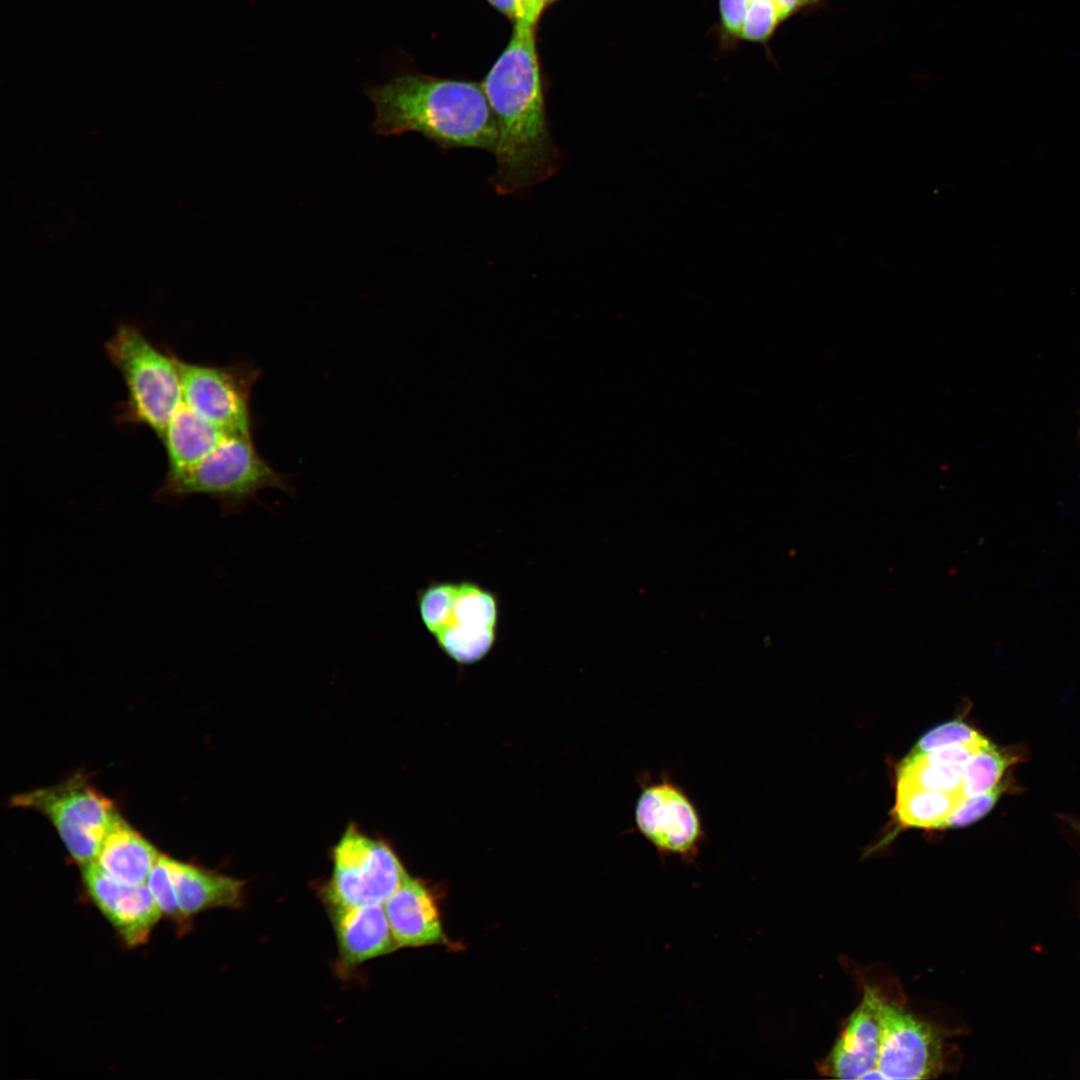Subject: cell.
Segmentation results:
<instances>
[{
    "instance_id": "cell-1",
    "label": "cell",
    "mask_w": 1080,
    "mask_h": 1080,
    "mask_svg": "<svg viewBox=\"0 0 1080 1080\" xmlns=\"http://www.w3.org/2000/svg\"><path fill=\"white\" fill-rule=\"evenodd\" d=\"M515 22L509 44L481 83L497 127L496 167L489 183L500 195L546 181L562 162L548 124L536 23L525 18Z\"/></svg>"
},
{
    "instance_id": "cell-2",
    "label": "cell",
    "mask_w": 1080,
    "mask_h": 1080,
    "mask_svg": "<svg viewBox=\"0 0 1080 1080\" xmlns=\"http://www.w3.org/2000/svg\"><path fill=\"white\" fill-rule=\"evenodd\" d=\"M364 92L375 108L372 130L381 136L416 132L442 151H494L496 122L481 84L402 72Z\"/></svg>"
},
{
    "instance_id": "cell-3",
    "label": "cell",
    "mask_w": 1080,
    "mask_h": 1080,
    "mask_svg": "<svg viewBox=\"0 0 1080 1080\" xmlns=\"http://www.w3.org/2000/svg\"><path fill=\"white\" fill-rule=\"evenodd\" d=\"M268 488L293 491L288 477L259 454L251 434L229 435L198 463L167 474L155 498L159 502H176L205 495L217 500L225 514H232Z\"/></svg>"
},
{
    "instance_id": "cell-4",
    "label": "cell",
    "mask_w": 1080,
    "mask_h": 1080,
    "mask_svg": "<svg viewBox=\"0 0 1080 1080\" xmlns=\"http://www.w3.org/2000/svg\"><path fill=\"white\" fill-rule=\"evenodd\" d=\"M417 607L439 648L459 664L480 661L496 642L498 599L480 584L432 582L418 591Z\"/></svg>"
},
{
    "instance_id": "cell-5",
    "label": "cell",
    "mask_w": 1080,
    "mask_h": 1080,
    "mask_svg": "<svg viewBox=\"0 0 1080 1080\" xmlns=\"http://www.w3.org/2000/svg\"><path fill=\"white\" fill-rule=\"evenodd\" d=\"M105 351L127 387L126 420L148 427L161 440L182 403L176 356L159 350L130 324L116 329Z\"/></svg>"
},
{
    "instance_id": "cell-6",
    "label": "cell",
    "mask_w": 1080,
    "mask_h": 1080,
    "mask_svg": "<svg viewBox=\"0 0 1080 1080\" xmlns=\"http://www.w3.org/2000/svg\"><path fill=\"white\" fill-rule=\"evenodd\" d=\"M11 802L46 816L81 866L96 861L105 838L121 818L113 801L81 773L53 786L15 795Z\"/></svg>"
},
{
    "instance_id": "cell-7",
    "label": "cell",
    "mask_w": 1080,
    "mask_h": 1080,
    "mask_svg": "<svg viewBox=\"0 0 1080 1080\" xmlns=\"http://www.w3.org/2000/svg\"><path fill=\"white\" fill-rule=\"evenodd\" d=\"M332 873L323 888L328 907L384 904L408 876L385 841L350 824L332 850Z\"/></svg>"
},
{
    "instance_id": "cell-8",
    "label": "cell",
    "mask_w": 1080,
    "mask_h": 1080,
    "mask_svg": "<svg viewBox=\"0 0 1080 1080\" xmlns=\"http://www.w3.org/2000/svg\"><path fill=\"white\" fill-rule=\"evenodd\" d=\"M183 402L226 435H250V395L259 370L247 362L206 366L176 357Z\"/></svg>"
},
{
    "instance_id": "cell-9",
    "label": "cell",
    "mask_w": 1080,
    "mask_h": 1080,
    "mask_svg": "<svg viewBox=\"0 0 1080 1080\" xmlns=\"http://www.w3.org/2000/svg\"><path fill=\"white\" fill-rule=\"evenodd\" d=\"M638 831L664 855L693 862L704 840L696 807L668 777L642 788L635 806Z\"/></svg>"
},
{
    "instance_id": "cell-10",
    "label": "cell",
    "mask_w": 1080,
    "mask_h": 1080,
    "mask_svg": "<svg viewBox=\"0 0 1080 1080\" xmlns=\"http://www.w3.org/2000/svg\"><path fill=\"white\" fill-rule=\"evenodd\" d=\"M943 1066L942 1032L905 1008L884 1001L876 1065L881 1079L934 1078Z\"/></svg>"
},
{
    "instance_id": "cell-11",
    "label": "cell",
    "mask_w": 1080,
    "mask_h": 1080,
    "mask_svg": "<svg viewBox=\"0 0 1080 1080\" xmlns=\"http://www.w3.org/2000/svg\"><path fill=\"white\" fill-rule=\"evenodd\" d=\"M87 892L129 947L147 942L162 913L147 884L131 886L110 877L96 861L81 866Z\"/></svg>"
},
{
    "instance_id": "cell-12",
    "label": "cell",
    "mask_w": 1080,
    "mask_h": 1080,
    "mask_svg": "<svg viewBox=\"0 0 1080 1080\" xmlns=\"http://www.w3.org/2000/svg\"><path fill=\"white\" fill-rule=\"evenodd\" d=\"M883 1002L873 989L866 988L831 1052L819 1064L823 1075L836 1079H864L876 1070Z\"/></svg>"
},
{
    "instance_id": "cell-13",
    "label": "cell",
    "mask_w": 1080,
    "mask_h": 1080,
    "mask_svg": "<svg viewBox=\"0 0 1080 1080\" xmlns=\"http://www.w3.org/2000/svg\"><path fill=\"white\" fill-rule=\"evenodd\" d=\"M343 971L398 948L382 904L328 907Z\"/></svg>"
},
{
    "instance_id": "cell-14",
    "label": "cell",
    "mask_w": 1080,
    "mask_h": 1080,
    "mask_svg": "<svg viewBox=\"0 0 1080 1080\" xmlns=\"http://www.w3.org/2000/svg\"><path fill=\"white\" fill-rule=\"evenodd\" d=\"M383 907L398 947H418L442 941L436 903L421 880L408 874Z\"/></svg>"
},
{
    "instance_id": "cell-15",
    "label": "cell",
    "mask_w": 1080,
    "mask_h": 1080,
    "mask_svg": "<svg viewBox=\"0 0 1080 1080\" xmlns=\"http://www.w3.org/2000/svg\"><path fill=\"white\" fill-rule=\"evenodd\" d=\"M182 914L190 920L214 908H238L244 903V881L166 856Z\"/></svg>"
},
{
    "instance_id": "cell-16",
    "label": "cell",
    "mask_w": 1080,
    "mask_h": 1080,
    "mask_svg": "<svg viewBox=\"0 0 1080 1080\" xmlns=\"http://www.w3.org/2000/svg\"><path fill=\"white\" fill-rule=\"evenodd\" d=\"M160 852L122 817L105 838L96 859L110 877L126 885L146 884Z\"/></svg>"
},
{
    "instance_id": "cell-17",
    "label": "cell",
    "mask_w": 1080,
    "mask_h": 1080,
    "mask_svg": "<svg viewBox=\"0 0 1080 1080\" xmlns=\"http://www.w3.org/2000/svg\"><path fill=\"white\" fill-rule=\"evenodd\" d=\"M226 436L229 435L198 415L182 400L161 439L167 455V474L177 473L198 463Z\"/></svg>"
},
{
    "instance_id": "cell-18",
    "label": "cell",
    "mask_w": 1080,
    "mask_h": 1080,
    "mask_svg": "<svg viewBox=\"0 0 1080 1080\" xmlns=\"http://www.w3.org/2000/svg\"><path fill=\"white\" fill-rule=\"evenodd\" d=\"M965 797L922 789H897L895 815L902 826L941 829Z\"/></svg>"
},
{
    "instance_id": "cell-19",
    "label": "cell",
    "mask_w": 1080,
    "mask_h": 1080,
    "mask_svg": "<svg viewBox=\"0 0 1080 1080\" xmlns=\"http://www.w3.org/2000/svg\"><path fill=\"white\" fill-rule=\"evenodd\" d=\"M1022 755L1017 749L1001 748L993 743L979 750L963 767L962 795L972 797L994 788Z\"/></svg>"
},
{
    "instance_id": "cell-20",
    "label": "cell",
    "mask_w": 1080,
    "mask_h": 1080,
    "mask_svg": "<svg viewBox=\"0 0 1080 1080\" xmlns=\"http://www.w3.org/2000/svg\"><path fill=\"white\" fill-rule=\"evenodd\" d=\"M963 767L964 765L930 763L907 756L897 772L896 790L915 788L962 795Z\"/></svg>"
},
{
    "instance_id": "cell-21",
    "label": "cell",
    "mask_w": 1080,
    "mask_h": 1080,
    "mask_svg": "<svg viewBox=\"0 0 1080 1080\" xmlns=\"http://www.w3.org/2000/svg\"><path fill=\"white\" fill-rule=\"evenodd\" d=\"M146 884L162 915L171 919L184 932L189 927L190 920L179 908L165 855H161L152 868Z\"/></svg>"
},
{
    "instance_id": "cell-22",
    "label": "cell",
    "mask_w": 1080,
    "mask_h": 1080,
    "mask_svg": "<svg viewBox=\"0 0 1080 1080\" xmlns=\"http://www.w3.org/2000/svg\"><path fill=\"white\" fill-rule=\"evenodd\" d=\"M784 22L774 0H754L749 3L740 39L765 43Z\"/></svg>"
},
{
    "instance_id": "cell-23",
    "label": "cell",
    "mask_w": 1080,
    "mask_h": 1080,
    "mask_svg": "<svg viewBox=\"0 0 1080 1080\" xmlns=\"http://www.w3.org/2000/svg\"><path fill=\"white\" fill-rule=\"evenodd\" d=\"M1010 786L1011 782L1006 777L989 791L963 799L944 821L941 829L964 827L980 820L992 810Z\"/></svg>"
},
{
    "instance_id": "cell-24",
    "label": "cell",
    "mask_w": 1080,
    "mask_h": 1080,
    "mask_svg": "<svg viewBox=\"0 0 1080 1080\" xmlns=\"http://www.w3.org/2000/svg\"><path fill=\"white\" fill-rule=\"evenodd\" d=\"M984 738L977 730L961 720L942 723L927 731L917 741L910 754H923L945 746L970 743Z\"/></svg>"
},
{
    "instance_id": "cell-25",
    "label": "cell",
    "mask_w": 1080,
    "mask_h": 1080,
    "mask_svg": "<svg viewBox=\"0 0 1080 1080\" xmlns=\"http://www.w3.org/2000/svg\"><path fill=\"white\" fill-rule=\"evenodd\" d=\"M748 6L747 0H719L721 22L728 34L739 37Z\"/></svg>"
},
{
    "instance_id": "cell-26",
    "label": "cell",
    "mask_w": 1080,
    "mask_h": 1080,
    "mask_svg": "<svg viewBox=\"0 0 1080 1080\" xmlns=\"http://www.w3.org/2000/svg\"><path fill=\"white\" fill-rule=\"evenodd\" d=\"M777 4L782 19L804 11H815L826 7L825 0H774Z\"/></svg>"
},
{
    "instance_id": "cell-27",
    "label": "cell",
    "mask_w": 1080,
    "mask_h": 1080,
    "mask_svg": "<svg viewBox=\"0 0 1080 1080\" xmlns=\"http://www.w3.org/2000/svg\"><path fill=\"white\" fill-rule=\"evenodd\" d=\"M497 10L513 20L522 18L521 0H488Z\"/></svg>"
},
{
    "instance_id": "cell-28",
    "label": "cell",
    "mask_w": 1080,
    "mask_h": 1080,
    "mask_svg": "<svg viewBox=\"0 0 1080 1080\" xmlns=\"http://www.w3.org/2000/svg\"><path fill=\"white\" fill-rule=\"evenodd\" d=\"M521 6L522 18L537 23V20L546 5L544 0H521Z\"/></svg>"
},
{
    "instance_id": "cell-29",
    "label": "cell",
    "mask_w": 1080,
    "mask_h": 1080,
    "mask_svg": "<svg viewBox=\"0 0 1080 1080\" xmlns=\"http://www.w3.org/2000/svg\"><path fill=\"white\" fill-rule=\"evenodd\" d=\"M1070 823L1080 837V821L1071 820Z\"/></svg>"
},
{
    "instance_id": "cell-30",
    "label": "cell",
    "mask_w": 1080,
    "mask_h": 1080,
    "mask_svg": "<svg viewBox=\"0 0 1080 1080\" xmlns=\"http://www.w3.org/2000/svg\"><path fill=\"white\" fill-rule=\"evenodd\" d=\"M553 1H555V0H544V3H545V5H547V4H549V3L553 2Z\"/></svg>"
},
{
    "instance_id": "cell-31",
    "label": "cell",
    "mask_w": 1080,
    "mask_h": 1080,
    "mask_svg": "<svg viewBox=\"0 0 1080 1080\" xmlns=\"http://www.w3.org/2000/svg\"><path fill=\"white\" fill-rule=\"evenodd\" d=\"M747 1H748V2L750 3V2H752V1H754V0H747Z\"/></svg>"
},
{
    "instance_id": "cell-32",
    "label": "cell",
    "mask_w": 1080,
    "mask_h": 1080,
    "mask_svg": "<svg viewBox=\"0 0 1080 1080\" xmlns=\"http://www.w3.org/2000/svg\"><path fill=\"white\" fill-rule=\"evenodd\" d=\"M1079 434H1080V431H1079Z\"/></svg>"
}]
</instances>
